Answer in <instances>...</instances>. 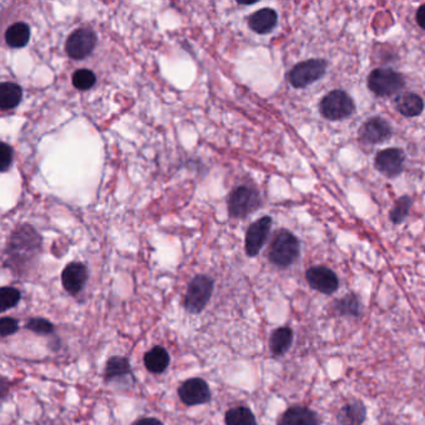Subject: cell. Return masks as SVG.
<instances>
[{
	"instance_id": "1",
	"label": "cell",
	"mask_w": 425,
	"mask_h": 425,
	"mask_svg": "<svg viewBox=\"0 0 425 425\" xmlns=\"http://www.w3.org/2000/svg\"><path fill=\"white\" fill-rule=\"evenodd\" d=\"M41 245L40 236L34 230V227L23 225L14 231L9 241V257L16 261H28L35 256Z\"/></svg>"
},
{
	"instance_id": "2",
	"label": "cell",
	"mask_w": 425,
	"mask_h": 425,
	"mask_svg": "<svg viewBox=\"0 0 425 425\" xmlns=\"http://www.w3.org/2000/svg\"><path fill=\"white\" fill-rule=\"evenodd\" d=\"M299 256V242L297 237L288 231L277 233L270 247V261L277 267L291 266Z\"/></svg>"
},
{
	"instance_id": "3",
	"label": "cell",
	"mask_w": 425,
	"mask_h": 425,
	"mask_svg": "<svg viewBox=\"0 0 425 425\" xmlns=\"http://www.w3.org/2000/svg\"><path fill=\"white\" fill-rule=\"evenodd\" d=\"M355 105L353 99L343 90H333L327 94L319 104L322 116L331 121H339L347 118L354 113Z\"/></svg>"
},
{
	"instance_id": "4",
	"label": "cell",
	"mask_w": 425,
	"mask_h": 425,
	"mask_svg": "<svg viewBox=\"0 0 425 425\" xmlns=\"http://www.w3.org/2000/svg\"><path fill=\"white\" fill-rule=\"evenodd\" d=\"M405 85L404 77L392 69H375L368 77V87L377 96H392Z\"/></svg>"
},
{
	"instance_id": "5",
	"label": "cell",
	"mask_w": 425,
	"mask_h": 425,
	"mask_svg": "<svg viewBox=\"0 0 425 425\" xmlns=\"http://www.w3.org/2000/svg\"><path fill=\"white\" fill-rule=\"evenodd\" d=\"M261 199L256 190H253L248 186H240L236 187L231 192L227 201L228 206V214L231 217L235 219H243L246 216L251 215L252 212L260 207Z\"/></svg>"
},
{
	"instance_id": "6",
	"label": "cell",
	"mask_w": 425,
	"mask_h": 425,
	"mask_svg": "<svg viewBox=\"0 0 425 425\" xmlns=\"http://www.w3.org/2000/svg\"><path fill=\"white\" fill-rule=\"evenodd\" d=\"M214 292V281L210 277L199 275L196 276L189 285L186 298H184V308L187 312L200 313L207 306Z\"/></svg>"
},
{
	"instance_id": "7",
	"label": "cell",
	"mask_w": 425,
	"mask_h": 425,
	"mask_svg": "<svg viewBox=\"0 0 425 425\" xmlns=\"http://www.w3.org/2000/svg\"><path fill=\"white\" fill-rule=\"evenodd\" d=\"M328 64L324 59H309L298 62L288 74V80L296 89L308 87L324 77Z\"/></svg>"
},
{
	"instance_id": "8",
	"label": "cell",
	"mask_w": 425,
	"mask_h": 425,
	"mask_svg": "<svg viewBox=\"0 0 425 425\" xmlns=\"http://www.w3.org/2000/svg\"><path fill=\"white\" fill-rule=\"evenodd\" d=\"M98 43V36L90 29H77L67 38L65 50L74 60H82L92 54Z\"/></svg>"
},
{
	"instance_id": "9",
	"label": "cell",
	"mask_w": 425,
	"mask_h": 425,
	"mask_svg": "<svg viewBox=\"0 0 425 425\" xmlns=\"http://www.w3.org/2000/svg\"><path fill=\"white\" fill-rule=\"evenodd\" d=\"M308 285L323 294H333L338 289V277L328 267H311L306 272Z\"/></svg>"
},
{
	"instance_id": "10",
	"label": "cell",
	"mask_w": 425,
	"mask_h": 425,
	"mask_svg": "<svg viewBox=\"0 0 425 425\" xmlns=\"http://www.w3.org/2000/svg\"><path fill=\"white\" fill-rule=\"evenodd\" d=\"M272 227V219L270 216L261 217L253 222L246 232V253L250 257H255L260 253L263 245L266 243L267 237L270 235Z\"/></svg>"
},
{
	"instance_id": "11",
	"label": "cell",
	"mask_w": 425,
	"mask_h": 425,
	"mask_svg": "<svg viewBox=\"0 0 425 425\" xmlns=\"http://www.w3.org/2000/svg\"><path fill=\"white\" fill-rule=\"evenodd\" d=\"M392 126L382 118H369L367 123L359 128V138L364 144L377 145L385 143L392 138Z\"/></svg>"
},
{
	"instance_id": "12",
	"label": "cell",
	"mask_w": 425,
	"mask_h": 425,
	"mask_svg": "<svg viewBox=\"0 0 425 425\" xmlns=\"http://www.w3.org/2000/svg\"><path fill=\"white\" fill-rule=\"evenodd\" d=\"M179 397L184 404L190 407L205 404L207 402H210L211 390L205 380L201 378H192L180 385Z\"/></svg>"
},
{
	"instance_id": "13",
	"label": "cell",
	"mask_w": 425,
	"mask_h": 425,
	"mask_svg": "<svg viewBox=\"0 0 425 425\" xmlns=\"http://www.w3.org/2000/svg\"><path fill=\"white\" fill-rule=\"evenodd\" d=\"M404 162V151L397 148H390L380 151L374 160V165L377 170L387 177L398 176L403 171Z\"/></svg>"
},
{
	"instance_id": "14",
	"label": "cell",
	"mask_w": 425,
	"mask_h": 425,
	"mask_svg": "<svg viewBox=\"0 0 425 425\" xmlns=\"http://www.w3.org/2000/svg\"><path fill=\"white\" fill-rule=\"evenodd\" d=\"M87 281V270L80 262H72L62 271V286L70 294L80 292Z\"/></svg>"
},
{
	"instance_id": "15",
	"label": "cell",
	"mask_w": 425,
	"mask_h": 425,
	"mask_svg": "<svg viewBox=\"0 0 425 425\" xmlns=\"http://www.w3.org/2000/svg\"><path fill=\"white\" fill-rule=\"evenodd\" d=\"M277 21L278 16L276 11L271 8H265L253 13L248 18V26L257 34H268L276 28Z\"/></svg>"
},
{
	"instance_id": "16",
	"label": "cell",
	"mask_w": 425,
	"mask_h": 425,
	"mask_svg": "<svg viewBox=\"0 0 425 425\" xmlns=\"http://www.w3.org/2000/svg\"><path fill=\"white\" fill-rule=\"evenodd\" d=\"M397 110L405 118H415L419 116L424 110V101L419 95L413 92H404L400 94L394 100Z\"/></svg>"
},
{
	"instance_id": "17",
	"label": "cell",
	"mask_w": 425,
	"mask_h": 425,
	"mask_svg": "<svg viewBox=\"0 0 425 425\" xmlns=\"http://www.w3.org/2000/svg\"><path fill=\"white\" fill-rule=\"evenodd\" d=\"M319 420L314 412L304 407H292L285 412L280 425H318Z\"/></svg>"
},
{
	"instance_id": "18",
	"label": "cell",
	"mask_w": 425,
	"mask_h": 425,
	"mask_svg": "<svg viewBox=\"0 0 425 425\" xmlns=\"http://www.w3.org/2000/svg\"><path fill=\"white\" fill-rule=\"evenodd\" d=\"M365 407L360 400H354L343 405L337 415L341 425H362L365 419Z\"/></svg>"
},
{
	"instance_id": "19",
	"label": "cell",
	"mask_w": 425,
	"mask_h": 425,
	"mask_svg": "<svg viewBox=\"0 0 425 425\" xmlns=\"http://www.w3.org/2000/svg\"><path fill=\"white\" fill-rule=\"evenodd\" d=\"M23 98V89L14 82H3L0 85V108L1 110H11L21 104Z\"/></svg>"
},
{
	"instance_id": "20",
	"label": "cell",
	"mask_w": 425,
	"mask_h": 425,
	"mask_svg": "<svg viewBox=\"0 0 425 425\" xmlns=\"http://www.w3.org/2000/svg\"><path fill=\"white\" fill-rule=\"evenodd\" d=\"M144 362L146 368L149 369L151 373H162L165 369L169 367L170 355L164 347L156 346L145 354Z\"/></svg>"
},
{
	"instance_id": "21",
	"label": "cell",
	"mask_w": 425,
	"mask_h": 425,
	"mask_svg": "<svg viewBox=\"0 0 425 425\" xmlns=\"http://www.w3.org/2000/svg\"><path fill=\"white\" fill-rule=\"evenodd\" d=\"M293 342V332L291 328L281 327L273 331L270 338V349L275 355H283L291 348Z\"/></svg>"
},
{
	"instance_id": "22",
	"label": "cell",
	"mask_w": 425,
	"mask_h": 425,
	"mask_svg": "<svg viewBox=\"0 0 425 425\" xmlns=\"http://www.w3.org/2000/svg\"><path fill=\"white\" fill-rule=\"evenodd\" d=\"M31 28L28 24H26V23H16V24L9 26L8 31H6V44L11 48H14V49L24 48L31 40Z\"/></svg>"
},
{
	"instance_id": "23",
	"label": "cell",
	"mask_w": 425,
	"mask_h": 425,
	"mask_svg": "<svg viewBox=\"0 0 425 425\" xmlns=\"http://www.w3.org/2000/svg\"><path fill=\"white\" fill-rule=\"evenodd\" d=\"M128 374H131V367H130L128 359L118 357V355H114L109 359L106 369H105V380L106 382L116 380L120 377H125Z\"/></svg>"
},
{
	"instance_id": "24",
	"label": "cell",
	"mask_w": 425,
	"mask_h": 425,
	"mask_svg": "<svg viewBox=\"0 0 425 425\" xmlns=\"http://www.w3.org/2000/svg\"><path fill=\"white\" fill-rule=\"evenodd\" d=\"M226 425H257L251 410L245 407H236L228 410L225 416Z\"/></svg>"
},
{
	"instance_id": "25",
	"label": "cell",
	"mask_w": 425,
	"mask_h": 425,
	"mask_svg": "<svg viewBox=\"0 0 425 425\" xmlns=\"http://www.w3.org/2000/svg\"><path fill=\"white\" fill-rule=\"evenodd\" d=\"M336 309L339 314L342 316H353V317H358L360 312H362V306H360V301L359 298L353 294V293H349L346 297L341 298L339 301L334 303Z\"/></svg>"
},
{
	"instance_id": "26",
	"label": "cell",
	"mask_w": 425,
	"mask_h": 425,
	"mask_svg": "<svg viewBox=\"0 0 425 425\" xmlns=\"http://www.w3.org/2000/svg\"><path fill=\"white\" fill-rule=\"evenodd\" d=\"M412 205H413V201H412L409 196H403V197L398 199L394 206H393V209L390 211V221L395 225L402 223L405 220V217L409 215Z\"/></svg>"
},
{
	"instance_id": "27",
	"label": "cell",
	"mask_w": 425,
	"mask_h": 425,
	"mask_svg": "<svg viewBox=\"0 0 425 425\" xmlns=\"http://www.w3.org/2000/svg\"><path fill=\"white\" fill-rule=\"evenodd\" d=\"M95 82H96V75L89 69H79L72 75V85L82 92L92 89L95 85Z\"/></svg>"
},
{
	"instance_id": "28",
	"label": "cell",
	"mask_w": 425,
	"mask_h": 425,
	"mask_svg": "<svg viewBox=\"0 0 425 425\" xmlns=\"http://www.w3.org/2000/svg\"><path fill=\"white\" fill-rule=\"evenodd\" d=\"M21 294L16 288L3 287L0 289V304H1V312L6 309L16 307L21 301Z\"/></svg>"
},
{
	"instance_id": "29",
	"label": "cell",
	"mask_w": 425,
	"mask_h": 425,
	"mask_svg": "<svg viewBox=\"0 0 425 425\" xmlns=\"http://www.w3.org/2000/svg\"><path fill=\"white\" fill-rule=\"evenodd\" d=\"M26 327L38 334H50L54 332L53 323L46 321L44 318H33L26 323Z\"/></svg>"
},
{
	"instance_id": "30",
	"label": "cell",
	"mask_w": 425,
	"mask_h": 425,
	"mask_svg": "<svg viewBox=\"0 0 425 425\" xmlns=\"http://www.w3.org/2000/svg\"><path fill=\"white\" fill-rule=\"evenodd\" d=\"M13 162V149L6 143L0 144V171L6 172Z\"/></svg>"
},
{
	"instance_id": "31",
	"label": "cell",
	"mask_w": 425,
	"mask_h": 425,
	"mask_svg": "<svg viewBox=\"0 0 425 425\" xmlns=\"http://www.w3.org/2000/svg\"><path fill=\"white\" fill-rule=\"evenodd\" d=\"M18 321L11 317H3L0 319V334L3 337H8L11 334L16 333L18 331Z\"/></svg>"
},
{
	"instance_id": "32",
	"label": "cell",
	"mask_w": 425,
	"mask_h": 425,
	"mask_svg": "<svg viewBox=\"0 0 425 425\" xmlns=\"http://www.w3.org/2000/svg\"><path fill=\"white\" fill-rule=\"evenodd\" d=\"M416 23L421 29L425 31V4L419 6V9L416 11Z\"/></svg>"
},
{
	"instance_id": "33",
	"label": "cell",
	"mask_w": 425,
	"mask_h": 425,
	"mask_svg": "<svg viewBox=\"0 0 425 425\" xmlns=\"http://www.w3.org/2000/svg\"><path fill=\"white\" fill-rule=\"evenodd\" d=\"M135 425H164L159 419H155V418H144V419H140L136 421Z\"/></svg>"
},
{
	"instance_id": "34",
	"label": "cell",
	"mask_w": 425,
	"mask_h": 425,
	"mask_svg": "<svg viewBox=\"0 0 425 425\" xmlns=\"http://www.w3.org/2000/svg\"><path fill=\"white\" fill-rule=\"evenodd\" d=\"M385 425H394V424H385Z\"/></svg>"
}]
</instances>
